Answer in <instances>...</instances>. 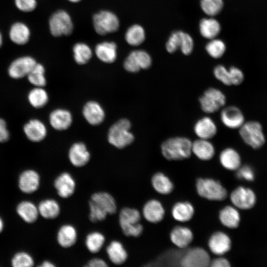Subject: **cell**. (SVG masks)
Masks as SVG:
<instances>
[{
    "mask_svg": "<svg viewBox=\"0 0 267 267\" xmlns=\"http://www.w3.org/2000/svg\"><path fill=\"white\" fill-rule=\"evenodd\" d=\"M194 43L192 37L187 33L183 32L180 49L185 55L190 54L193 49Z\"/></svg>",
    "mask_w": 267,
    "mask_h": 267,
    "instance_id": "obj_49",
    "label": "cell"
},
{
    "mask_svg": "<svg viewBox=\"0 0 267 267\" xmlns=\"http://www.w3.org/2000/svg\"><path fill=\"white\" fill-rule=\"evenodd\" d=\"M48 120L50 126L54 129L64 131L70 127L73 118L71 113L68 110L58 108L50 112Z\"/></svg>",
    "mask_w": 267,
    "mask_h": 267,
    "instance_id": "obj_20",
    "label": "cell"
},
{
    "mask_svg": "<svg viewBox=\"0 0 267 267\" xmlns=\"http://www.w3.org/2000/svg\"><path fill=\"white\" fill-rule=\"evenodd\" d=\"M105 241L104 235L98 231L89 233L86 238L85 244L90 253L95 254L100 251Z\"/></svg>",
    "mask_w": 267,
    "mask_h": 267,
    "instance_id": "obj_40",
    "label": "cell"
},
{
    "mask_svg": "<svg viewBox=\"0 0 267 267\" xmlns=\"http://www.w3.org/2000/svg\"><path fill=\"white\" fill-rule=\"evenodd\" d=\"M151 183L156 192L163 195L171 193L174 188L171 180L167 176L160 172H158L153 176Z\"/></svg>",
    "mask_w": 267,
    "mask_h": 267,
    "instance_id": "obj_34",
    "label": "cell"
},
{
    "mask_svg": "<svg viewBox=\"0 0 267 267\" xmlns=\"http://www.w3.org/2000/svg\"><path fill=\"white\" fill-rule=\"evenodd\" d=\"M141 215L135 208L125 207L119 213V222L120 227L125 235L128 237H137L143 232V227L139 223Z\"/></svg>",
    "mask_w": 267,
    "mask_h": 267,
    "instance_id": "obj_3",
    "label": "cell"
},
{
    "mask_svg": "<svg viewBox=\"0 0 267 267\" xmlns=\"http://www.w3.org/2000/svg\"><path fill=\"white\" fill-rule=\"evenodd\" d=\"M54 266V265L48 261H44L40 266L42 267H53Z\"/></svg>",
    "mask_w": 267,
    "mask_h": 267,
    "instance_id": "obj_54",
    "label": "cell"
},
{
    "mask_svg": "<svg viewBox=\"0 0 267 267\" xmlns=\"http://www.w3.org/2000/svg\"><path fill=\"white\" fill-rule=\"evenodd\" d=\"M89 203L107 215L117 212V207L114 198L107 192H97L92 194Z\"/></svg>",
    "mask_w": 267,
    "mask_h": 267,
    "instance_id": "obj_15",
    "label": "cell"
},
{
    "mask_svg": "<svg viewBox=\"0 0 267 267\" xmlns=\"http://www.w3.org/2000/svg\"><path fill=\"white\" fill-rule=\"evenodd\" d=\"M219 160L224 168L231 171L237 170L241 163L240 154L235 149L231 147L226 148L221 151Z\"/></svg>",
    "mask_w": 267,
    "mask_h": 267,
    "instance_id": "obj_27",
    "label": "cell"
},
{
    "mask_svg": "<svg viewBox=\"0 0 267 267\" xmlns=\"http://www.w3.org/2000/svg\"><path fill=\"white\" fill-rule=\"evenodd\" d=\"M92 19L94 28L96 32L100 35L115 32L120 26L118 17L108 10H102L96 13Z\"/></svg>",
    "mask_w": 267,
    "mask_h": 267,
    "instance_id": "obj_7",
    "label": "cell"
},
{
    "mask_svg": "<svg viewBox=\"0 0 267 267\" xmlns=\"http://www.w3.org/2000/svg\"><path fill=\"white\" fill-rule=\"evenodd\" d=\"M10 137V133L7 129V123L2 118H0V143L7 141Z\"/></svg>",
    "mask_w": 267,
    "mask_h": 267,
    "instance_id": "obj_51",
    "label": "cell"
},
{
    "mask_svg": "<svg viewBox=\"0 0 267 267\" xmlns=\"http://www.w3.org/2000/svg\"><path fill=\"white\" fill-rule=\"evenodd\" d=\"M2 42H3L2 36L1 33L0 32V47L1 46L2 44Z\"/></svg>",
    "mask_w": 267,
    "mask_h": 267,
    "instance_id": "obj_56",
    "label": "cell"
},
{
    "mask_svg": "<svg viewBox=\"0 0 267 267\" xmlns=\"http://www.w3.org/2000/svg\"><path fill=\"white\" fill-rule=\"evenodd\" d=\"M73 57L75 62L80 65L86 64L92 57V51L89 46L83 43L75 44L73 48Z\"/></svg>",
    "mask_w": 267,
    "mask_h": 267,
    "instance_id": "obj_41",
    "label": "cell"
},
{
    "mask_svg": "<svg viewBox=\"0 0 267 267\" xmlns=\"http://www.w3.org/2000/svg\"><path fill=\"white\" fill-rule=\"evenodd\" d=\"M14 3L19 10L24 12H31L37 6L36 0H14Z\"/></svg>",
    "mask_w": 267,
    "mask_h": 267,
    "instance_id": "obj_48",
    "label": "cell"
},
{
    "mask_svg": "<svg viewBox=\"0 0 267 267\" xmlns=\"http://www.w3.org/2000/svg\"><path fill=\"white\" fill-rule=\"evenodd\" d=\"M225 49V44L219 39H212L206 45L207 52L214 58L221 57L224 53Z\"/></svg>",
    "mask_w": 267,
    "mask_h": 267,
    "instance_id": "obj_42",
    "label": "cell"
},
{
    "mask_svg": "<svg viewBox=\"0 0 267 267\" xmlns=\"http://www.w3.org/2000/svg\"><path fill=\"white\" fill-rule=\"evenodd\" d=\"M69 1L72 2H77L80 1L81 0H68Z\"/></svg>",
    "mask_w": 267,
    "mask_h": 267,
    "instance_id": "obj_57",
    "label": "cell"
},
{
    "mask_svg": "<svg viewBox=\"0 0 267 267\" xmlns=\"http://www.w3.org/2000/svg\"><path fill=\"white\" fill-rule=\"evenodd\" d=\"M191 146L192 141L188 138L176 136L164 141L161 145V151L163 157L168 160H182L190 157Z\"/></svg>",
    "mask_w": 267,
    "mask_h": 267,
    "instance_id": "obj_1",
    "label": "cell"
},
{
    "mask_svg": "<svg viewBox=\"0 0 267 267\" xmlns=\"http://www.w3.org/2000/svg\"><path fill=\"white\" fill-rule=\"evenodd\" d=\"M208 244L212 253L221 256L229 251L231 242L226 233L222 231H216L210 236Z\"/></svg>",
    "mask_w": 267,
    "mask_h": 267,
    "instance_id": "obj_16",
    "label": "cell"
},
{
    "mask_svg": "<svg viewBox=\"0 0 267 267\" xmlns=\"http://www.w3.org/2000/svg\"><path fill=\"white\" fill-rule=\"evenodd\" d=\"M198 195L212 201H222L226 198L227 192L220 182L210 178H199L196 182Z\"/></svg>",
    "mask_w": 267,
    "mask_h": 267,
    "instance_id": "obj_5",
    "label": "cell"
},
{
    "mask_svg": "<svg viewBox=\"0 0 267 267\" xmlns=\"http://www.w3.org/2000/svg\"><path fill=\"white\" fill-rule=\"evenodd\" d=\"M239 134L244 142L253 149H260L266 143L263 127L257 121L245 122L239 129Z\"/></svg>",
    "mask_w": 267,
    "mask_h": 267,
    "instance_id": "obj_4",
    "label": "cell"
},
{
    "mask_svg": "<svg viewBox=\"0 0 267 267\" xmlns=\"http://www.w3.org/2000/svg\"><path fill=\"white\" fill-rule=\"evenodd\" d=\"M210 266L213 267H229L230 265L226 259L220 257L211 262Z\"/></svg>",
    "mask_w": 267,
    "mask_h": 267,
    "instance_id": "obj_52",
    "label": "cell"
},
{
    "mask_svg": "<svg viewBox=\"0 0 267 267\" xmlns=\"http://www.w3.org/2000/svg\"><path fill=\"white\" fill-rule=\"evenodd\" d=\"M77 239L76 228L72 225H63L59 229L57 234V241L60 246L67 248L73 246Z\"/></svg>",
    "mask_w": 267,
    "mask_h": 267,
    "instance_id": "obj_30",
    "label": "cell"
},
{
    "mask_svg": "<svg viewBox=\"0 0 267 267\" xmlns=\"http://www.w3.org/2000/svg\"><path fill=\"white\" fill-rule=\"evenodd\" d=\"M18 215L26 222L32 223L36 221L39 214L38 207L28 201L20 203L16 208Z\"/></svg>",
    "mask_w": 267,
    "mask_h": 267,
    "instance_id": "obj_36",
    "label": "cell"
},
{
    "mask_svg": "<svg viewBox=\"0 0 267 267\" xmlns=\"http://www.w3.org/2000/svg\"><path fill=\"white\" fill-rule=\"evenodd\" d=\"M183 33L182 31H177L171 34L166 44V49L168 52L172 53L178 48H180Z\"/></svg>",
    "mask_w": 267,
    "mask_h": 267,
    "instance_id": "obj_45",
    "label": "cell"
},
{
    "mask_svg": "<svg viewBox=\"0 0 267 267\" xmlns=\"http://www.w3.org/2000/svg\"><path fill=\"white\" fill-rule=\"evenodd\" d=\"M38 208L39 214L46 219H55L60 212V206L54 199H48L42 201Z\"/></svg>",
    "mask_w": 267,
    "mask_h": 267,
    "instance_id": "obj_37",
    "label": "cell"
},
{
    "mask_svg": "<svg viewBox=\"0 0 267 267\" xmlns=\"http://www.w3.org/2000/svg\"><path fill=\"white\" fill-rule=\"evenodd\" d=\"M23 133L27 138L33 142L43 140L47 135V128L40 120L33 118L29 120L23 126Z\"/></svg>",
    "mask_w": 267,
    "mask_h": 267,
    "instance_id": "obj_14",
    "label": "cell"
},
{
    "mask_svg": "<svg viewBox=\"0 0 267 267\" xmlns=\"http://www.w3.org/2000/svg\"><path fill=\"white\" fill-rule=\"evenodd\" d=\"M237 177L240 179L251 181L254 179V173L253 169L249 166H243L237 169Z\"/></svg>",
    "mask_w": 267,
    "mask_h": 267,
    "instance_id": "obj_50",
    "label": "cell"
},
{
    "mask_svg": "<svg viewBox=\"0 0 267 267\" xmlns=\"http://www.w3.org/2000/svg\"><path fill=\"white\" fill-rule=\"evenodd\" d=\"M213 73L215 77L223 85L227 86H231L229 70L223 65L216 66L214 69Z\"/></svg>",
    "mask_w": 267,
    "mask_h": 267,
    "instance_id": "obj_46",
    "label": "cell"
},
{
    "mask_svg": "<svg viewBox=\"0 0 267 267\" xmlns=\"http://www.w3.org/2000/svg\"><path fill=\"white\" fill-rule=\"evenodd\" d=\"M3 228V222L2 219L0 218V232L2 231Z\"/></svg>",
    "mask_w": 267,
    "mask_h": 267,
    "instance_id": "obj_55",
    "label": "cell"
},
{
    "mask_svg": "<svg viewBox=\"0 0 267 267\" xmlns=\"http://www.w3.org/2000/svg\"><path fill=\"white\" fill-rule=\"evenodd\" d=\"M48 99V93L44 87H34L27 94L29 104L36 109L44 107L47 103Z\"/></svg>",
    "mask_w": 267,
    "mask_h": 267,
    "instance_id": "obj_33",
    "label": "cell"
},
{
    "mask_svg": "<svg viewBox=\"0 0 267 267\" xmlns=\"http://www.w3.org/2000/svg\"><path fill=\"white\" fill-rule=\"evenodd\" d=\"M31 32L30 29L25 23L17 22L10 27L9 37L11 41L18 45H24L30 39Z\"/></svg>",
    "mask_w": 267,
    "mask_h": 267,
    "instance_id": "obj_28",
    "label": "cell"
},
{
    "mask_svg": "<svg viewBox=\"0 0 267 267\" xmlns=\"http://www.w3.org/2000/svg\"><path fill=\"white\" fill-rule=\"evenodd\" d=\"M117 44L113 42H103L96 45L95 52L97 58L106 63L114 62L117 56Z\"/></svg>",
    "mask_w": 267,
    "mask_h": 267,
    "instance_id": "obj_26",
    "label": "cell"
},
{
    "mask_svg": "<svg viewBox=\"0 0 267 267\" xmlns=\"http://www.w3.org/2000/svg\"><path fill=\"white\" fill-rule=\"evenodd\" d=\"M219 218L222 224L229 228H236L240 220L238 211L230 206H225L220 211Z\"/></svg>",
    "mask_w": 267,
    "mask_h": 267,
    "instance_id": "obj_32",
    "label": "cell"
},
{
    "mask_svg": "<svg viewBox=\"0 0 267 267\" xmlns=\"http://www.w3.org/2000/svg\"><path fill=\"white\" fill-rule=\"evenodd\" d=\"M145 38V33L144 29L137 24L131 26L125 34L126 42L133 46H137L141 44Z\"/></svg>",
    "mask_w": 267,
    "mask_h": 267,
    "instance_id": "obj_38",
    "label": "cell"
},
{
    "mask_svg": "<svg viewBox=\"0 0 267 267\" xmlns=\"http://www.w3.org/2000/svg\"><path fill=\"white\" fill-rule=\"evenodd\" d=\"M170 239L177 247L183 249L186 248L192 242L193 234L192 231L186 226H176L171 230Z\"/></svg>",
    "mask_w": 267,
    "mask_h": 267,
    "instance_id": "obj_25",
    "label": "cell"
},
{
    "mask_svg": "<svg viewBox=\"0 0 267 267\" xmlns=\"http://www.w3.org/2000/svg\"><path fill=\"white\" fill-rule=\"evenodd\" d=\"M87 266L89 267H107L108 265L103 259L95 258L90 260Z\"/></svg>",
    "mask_w": 267,
    "mask_h": 267,
    "instance_id": "obj_53",
    "label": "cell"
},
{
    "mask_svg": "<svg viewBox=\"0 0 267 267\" xmlns=\"http://www.w3.org/2000/svg\"><path fill=\"white\" fill-rule=\"evenodd\" d=\"M26 77L34 87H44L46 84L45 68L41 63H37Z\"/></svg>",
    "mask_w": 267,
    "mask_h": 267,
    "instance_id": "obj_39",
    "label": "cell"
},
{
    "mask_svg": "<svg viewBox=\"0 0 267 267\" xmlns=\"http://www.w3.org/2000/svg\"><path fill=\"white\" fill-rule=\"evenodd\" d=\"M194 132L199 138L210 140L217 133L218 129L214 120L209 117L205 116L195 123Z\"/></svg>",
    "mask_w": 267,
    "mask_h": 267,
    "instance_id": "obj_21",
    "label": "cell"
},
{
    "mask_svg": "<svg viewBox=\"0 0 267 267\" xmlns=\"http://www.w3.org/2000/svg\"><path fill=\"white\" fill-rule=\"evenodd\" d=\"M34 264L32 257L24 252L16 253L11 260V265L14 267H30Z\"/></svg>",
    "mask_w": 267,
    "mask_h": 267,
    "instance_id": "obj_44",
    "label": "cell"
},
{
    "mask_svg": "<svg viewBox=\"0 0 267 267\" xmlns=\"http://www.w3.org/2000/svg\"><path fill=\"white\" fill-rule=\"evenodd\" d=\"M228 70L231 86H238L243 82L245 77L241 69L235 66H231Z\"/></svg>",
    "mask_w": 267,
    "mask_h": 267,
    "instance_id": "obj_47",
    "label": "cell"
},
{
    "mask_svg": "<svg viewBox=\"0 0 267 267\" xmlns=\"http://www.w3.org/2000/svg\"><path fill=\"white\" fill-rule=\"evenodd\" d=\"M219 22L213 18H203L199 24V30L201 35L208 39H213L221 31Z\"/></svg>",
    "mask_w": 267,
    "mask_h": 267,
    "instance_id": "obj_35",
    "label": "cell"
},
{
    "mask_svg": "<svg viewBox=\"0 0 267 267\" xmlns=\"http://www.w3.org/2000/svg\"><path fill=\"white\" fill-rule=\"evenodd\" d=\"M68 158L74 166L82 167L89 162L90 154L84 143L78 142L74 143L70 148Z\"/></svg>",
    "mask_w": 267,
    "mask_h": 267,
    "instance_id": "obj_18",
    "label": "cell"
},
{
    "mask_svg": "<svg viewBox=\"0 0 267 267\" xmlns=\"http://www.w3.org/2000/svg\"><path fill=\"white\" fill-rule=\"evenodd\" d=\"M49 28L54 37L68 36L73 30V24L70 15L64 10L53 13L49 20Z\"/></svg>",
    "mask_w": 267,
    "mask_h": 267,
    "instance_id": "obj_8",
    "label": "cell"
},
{
    "mask_svg": "<svg viewBox=\"0 0 267 267\" xmlns=\"http://www.w3.org/2000/svg\"><path fill=\"white\" fill-rule=\"evenodd\" d=\"M131 123L127 119H122L110 128L107 134L109 143L117 148H123L131 144L134 139L131 132Z\"/></svg>",
    "mask_w": 267,
    "mask_h": 267,
    "instance_id": "obj_2",
    "label": "cell"
},
{
    "mask_svg": "<svg viewBox=\"0 0 267 267\" xmlns=\"http://www.w3.org/2000/svg\"><path fill=\"white\" fill-rule=\"evenodd\" d=\"M230 198L232 204L240 209L251 208L256 203V196L250 188L239 186L231 193Z\"/></svg>",
    "mask_w": 267,
    "mask_h": 267,
    "instance_id": "obj_12",
    "label": "cell"
},
{
    "mask_svg": "<svg viewBox=\"0 0 267 267\" xmlns=\"http://www.w3.org/2000/svg\"><path fill=\"white\" fill-rule=\"evenodd\" d=\"M194 213L192 205L187 201L178 202L172 208V215L175 220L180 222L190 221Z\"/></svg>",
    "mask_w": 267,
    "mask_h": 267,
    "instance_id": "obj_31",
    "label": "cell"
},
{
    "mask_svg": "<svg viewBox=\"0 0 267 267\" xmlns=\"http://www.w3.org/2000/svg\"><path fill=\"white\" fill-rule=\"evenodd\" d=\"M221 122L230 129H239L245 123V117L242 111L235 106L223 108L220 114Z\"/></svg>",
    "mask_w": 267,
    "mask_h": 267,
    "instance_id": "obj_13",
    "label": "cell"
},
{
    "mask_svg": "<svg viewBox=\"0 0 267 267\" xmlns=\"http://www.w3.org/2000/svg\"><path fill=\"white\" fill-rule=\"evenodd\" d=\"M40 178L38 173L33 170H27L21 173L18 180L20 189L24 193L36 191L40 186Z\"/></svg>",
    "mask_w": 267,
    "mask_h": 267,
    "instance_id": "obj_22",
    "label": "cell"
},
{
    "mask_svg": "<svg viewBox=\"0 0 267 267\" xmlns=\"http://www.w3.org/2000/svg\"><path fill=\"white\" fill-rule=\"evenodd\" d=\"M211 261L208 253L201 247H194L187 250L180 262L184 267H206L210 266Z\"/></svg>",
    "mask_w": 267,
    "mask_h": 267,
    "instance_id": "obj_11",
    "label": "cell"
},
{
    "mask_svg": "<svg viewBox=\"0 0 267 267\" xmlns=\"http://www.w3.org/2000/svg\"><path fill=\"white\" fill-rule=\"evenodd\" d=\"M202 10L209 16H215L219 14L223 7L222 0H201Z\"/></svg>",
    "mask_w": 267,
    "mask_h": 267,
    "instance_id": "obj_43",
    "label": "cell"
},
{
    "mask_svg": "<svg viewBox=\"0 0 267 267\" xmlns=\"http://www.w3.org/2000/svg\"><path fill=\"white\" fill-rule=\"evenodd\" d=\"M152 59L146 51L134 50L126 57L124 62L125 69L130 73H137L141 69H147L151 65Z\"/></svg>",
    "mask_w": 267,
    "mask_h": 267,
    "instance_id": "obj_9",
    "label": "cell"
},
{
    "mask_svg": "<svg viewBox=\"0 0 267 267\" xmlns=\"http://www.w3.org/2000/svg\"><path fill=\"white\" fill-rule=\"evenodd\" d=\"M142 214L144 218L151 223L161 221L165 215L164 208L160 201L156 199L148 201L143 206Z\"/></svg>",
    "mask_w": 267,
    "mask_h": 267,
    "instance_id": "obj_23",
    "label": "cell"
},
{
    "mask_svg": "<svg viewBox=\"0 0 267 267\" xmlns=\"http://www.w3.org/2000/svg\"><path fill=\"white\" fill-rule=\"evenodd\" d=\"M192 153L203 161L211 160L215 155V148L208 139L198 138L192 142Z\"/></svg>",
    "mask_w": 267,
    "mask_h": 267,
    "instance_id": "obj_24",
    "label": "cell"
},
{
    "mask_svg": "<svg viewBox=\"0 0 267 267\" xmlns=\"http://www.w3.org/2000/svg\"><path fill=\"white\" fill-rule=\"evenodd\" d=\"M83 115L86 120L93 126L100 124L105 116L103 107L95 101H89L86 103L83 107Z\"/></svg>",
    "mask_w": 267,
    "mask_h": 267,
    "instance_id": "obj_19",
    "label": "cell"
},
{
    "mask_svg": "<svg viewBox=\"0 0 267 267\" xmlns=\"http://www.w3.org/2000/svg\"><path fill=\"white\" fill-rule=\"evenodd\" d=\"M201 110L207 114L214 113L226 103V96L219 89L210 87L199 98Z\"/></svg>",
    "mask_w": 267,
    "mask_h": 267,
    "instance_id": "obj_6",
    "label": "cell"
},
{
    "mask_svg": "<svg viewBox=\"0 0 267 267\" xmlns=\"http://www.w3.org/2000/svg\"><path fill=\"white\" fill-rule=\"evenodd\" d=\"M37 63L35 59L31 56L19 57L10 64L7 69L8 75L14 80L26 77Z\"/></svg>",
    "mask_w": 267,
    "mask_h": 267,
    "instance_id": "obj_10",
    "label": "cell"
},
{
    "mask_svg": "<svg viewBox=\"0 0 267 267\" xmlns=\"http://www.w3.org/2000/svg\"><path fill=\"white\" fill-rule=\"evenodd\" d=\"M106 253L110 261L116 265L124 264L128 257L123 245L117 240H113L109 243L106 247Z\"/></svg>",
    "mask_w": 267,
    "mask_h": 267,
    "instance_id": "obj_29",
    "label": "cell"
},
{
    "mask_svg": "<svg viewBox=\"0 0 267 267\" xmlns=\"http://www.w3.org/2000/svg\"><path fill=\"white\" fill-rule=\"evenodd\" d=\"M54 186L59 196L62 198H68L75 192L76 182L69 173L64 172L55 178Z\"/></svg>",
    "mask_w": 267,
    "mask_h": 267,
    "instance_id": "obj_17",
    "label": "cell"
}]
</instances>
